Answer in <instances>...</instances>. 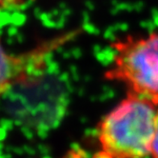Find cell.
I'll list each match as a JSON object with an SVG mask.
<instances>
[{
    "mask_svg": "<svg viewBox=\"0 0 158 158\" xmlns=\"http://www.w3.org/2000/svg\"><path fill=\"white\" fill-rule=\"evenodd\" d=\"M158 96L128 91L98 124L100 152L110 158H145L151 154Z\"/></svg>",
    "mask_w": 158,
    "mask_h": 158,
    "instance_id": "obj_1",
    "label": "cell"
},
{
    "mask_svg": "<svg viewBox=\"0 0 158 158\" xmlns=\"http://www.w3.org/2000/svg\"><path fill=\"white\" fill-rule=\"evenodd\" d=\"M110 47L115 53L104 74L107 80L123 83L131 92L158 96V32L129 35Z\"/></svg>",
    "mask_w": 158,
    "mask_h": 158,
    "instance_id": "obj_2",
    "label": "cell"
},
{
    "mask_svg": "<svg viewBox=\"0 0 158 158\" xmlns=\"http://www.w3.org/2000/svg\"><path fill=\"white\" fill-rule=\"evenodd\" d=\"M80 30L64 32L59 36L44 41L28 52L13 54L2 50V68L0 91L3 94L8 89L17 85L27 83L32 79L41 77L47 68L50 54L75 38Z\"/></svg>",
    "mask_w": 158,
    "mask_h": 158,
    "instance_id": "obj_3",
    "label": "cell"
},
{
    "mask_svg": "<svg viewBox=\"0 0 158 158\" xmlns=\"http://www.w3.org/2000/svg\"><path fill=\"white\" fill-rule=\"evenodd\" d=\"M25 5V0H0V6L2 10H17Z\"/></svg>",
    "mask_w": 158,
    "mask_h": 158,
    "instance_id": "obj_4",
    "label": "cell"
},
{
    "mask_svg": "<svg viewBox=\"0 0 158 158\" xmlns=\"http://www.w3.org/2000/svg\"><path fill=\"white\" fill-rule=\"evenodd\" d=\"M152 158H158V107L156 112V120H155V129L154 134L151 146V154Z\"/></svg>",
    "mask_w": 158,
    "mask_h": 158,
    "instance_id": "obj_5",
    "label": "cell"
}]
</instances>
